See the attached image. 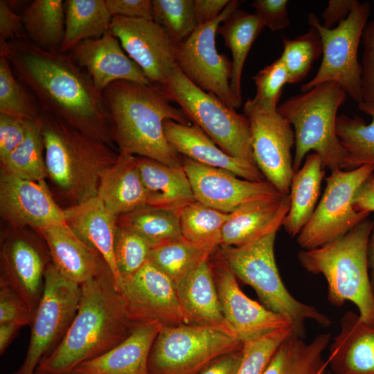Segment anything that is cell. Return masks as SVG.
<instances>
[{"instance_id":"cell-25","label":"cell","mask_w":374,"mask_h":374,"mask_svg":"<svg viewBox=\"0 0 374 374\" xmlns=\"http://www.w3.org/2000/svg\"><path fill=\"white\" fill-rule=\"evenodd\" d=\"M175 287L187 324L215 328L234 335L222 312L210 258L199 262Z\"/></svg>"},{"instance_id":"cell-29","label":"cell","mask_w":374,"mask_h":374,"mask_svg":"<svg viewBox=\"0 0 374 374\" xmlns=\"http://www.w3.org/2000/svg\"><path fill=\"white\" fill-rule=\"evenodd\" d=\"M96 196L117 217L147 205L136 156L119 153L116 161L102 175Z\"/></svg>"},{"instance_id":"cell-55","label":"cell","mask_w":374,"mask_h":374,"mask_svg":"<svg viewBox=\"0 0 374 374\" xmlns=\"http://www.w3.org/2000/svg\"><path fill=\"white\" fill-rule=\"evenodd\" d=\"M353 207L356 212L374 211V171L368 175L357 189Z\"/></svg>"},{"instance_id":"cell-30","label":"cell","mask_w":374,"mask_h":374,"mask_svg":"<svg viewBox=\"0 0 374 374\" xmlns=\"http://www.w3.org/2000/svg\"><path fill=\"white\" fill-rule=\"evenodd\" d=\"M136 163L146 192L147 205L179 213L195 200L183 167L175 168L137 156Z\"/></svg>"},{"instance_id":"cell-21","label":"cell","mask_w":374,"mask_h":374,"mask_svg":"<svg viewBox=\"0 0 374 374\" xmlns=\"http://www.w3.org/2000/svg\"><path fill=\"white\" fill-rule=\"evenodd\" d=\"M69 53L87 71L101 94L107 86L117 80L151 84L110 31L101 37L80 42Z\"/></svg>"},{"instance_id":"cell-13","label":"cell","mask_w":374,"mask_h":374,"mask_svg":"<svg viewBox=\"0 0 374 374\" xmlns=\"http://www.w3.org/2000/svg\"><path fill=\"white\" fill-rule=\"evenodd\" d=\"M242 1L231 0L212 22L198 26L177 46L176 65L184 75L202 90L216 96L226 105L238 108L242 100L231 91L232 62L218 53L215 37L218 26Z\"/></svg>"},{"instance_id":"cell-32","label":"cell","mask_w":374,"mask_h":374,"mask_svg":"<svg viewBox=\"0 0 374 374\" xmlns=\"http://www.w3.org/2000/svg\"><path fill=\"white\" fill-rule=\"evenodd\" d=\"M325 175L319 155L307 154L305 163L294 174L290 184V207L283 226L292 237L298 236L312 215Z\"/></svg>"},{"instance_id":"cell-56","label":"cell","mask_w":374,"mask_h":374,"mask_svg":"<svg viewBox=\"0 0 374 374\" xmlns=\"http://www.w3.org/2000/svg\"><path fill=\"white\" fill-rule=\"evenodd\" d=\"M355 0H330L325 8L321 25L326 28H333L335 25L344 20L350 14Z\"/></svg>"},{"instance_id":"cell-9","label":"cell","mask_w":374,"mask_h":374,"mask_svg":"<svg viewBox=\"0 0 374 374\" xmlns=\"http://www.w3.org/2000/svg\"><path fill=\"white\" fill-rule=\"evenodd\" d=\"M243 344L218 328L182 324L163 327L152 346L150 374H197L219 356L242 350Z\"/></svg>"},{"instance_id":"cell-39","label":"cell","mask_w":374,"mask_h":374,"mask_svg":"<svg viewBox=\"0 0 374 374\" xmlns=\"http://www.w3.org/2000/svg\"><path fill=\"white\" fill-rule=\"evenodd\" d=\"M229 216L195 200L179 213L181 235L188 242L217 248L221 245L222 231Z\"/></svg>"},{"instance_id":"cell-28","label":"cell","mask_w":374,"mask_h":374,"mask_svg":"<svg viewBox=\"0 0 374 374\" xmlns=\"http://www.w3.org/2000/svg\"><path fill=\"white\" fill-rule=\"evenodd\" d=\"M290 207V194L242 206L230 213L222 231L221 245L223 247L242 246L278 230L282 226Z\"/></svg>"},{"instance_id":"cell-35","label":"cell","mask_w":374,"mask_h":374,"mask_svg":"<svg viewBox=\"0 0 374 374\" xmlns=\"http://www.w3.org/2000/svg\"><path fill=\"white\" fill-rule=\"evenodd\" d=\"M25 33L37 47L61 51L64 37L65 10L62 0H34L21 15Z\"/></svg>"},{"instance_id":"cell-49","label":"cell","mask_w":374,"mask_h":374,"mask_svg":"<svg viewBox=\"0 0 374 374\" xmlns=\"http://www.w3.org/2000/svg\"><path fill=\"white\" fill-rule=\"evenodd\" d=\"M31 121L0 114V161L24 141Z\"/></svg>"},{"instance_id":"cell-10","label":"cell","mask_w":374,"mask_h":374,"mask_svg":"<svg viewBox=\"0 0 374 374\" xmlns=\"http://www.w3.org/2000/svg\"><path fill=\"white\" fill-rule=\"evenodd\" d=\"M370 10V2L355 0L348 16L331 29L324 28L315 14L309 13L308 24L317 30L321 39L323 58L316 75L302 85L303 93L320 84L335 82L356 103L362 102V67L357 52Z\"/></svg>"},{"instance_id":"cell-48","label":"cell","mask_w":374,"mask_h":374,"mask_svg":"<svg viewBox=\"0 0 374 374\" xmlns=\"http://www.w3.org/2000/svg\"><path fill=\"white\" fill-rule=\"evenodd\" d=\"M362 42L363 44L361 64L362 102L374 104V15L364 29Z\"/></svg>"},{"instance_id":"cell-43","label":"cell","mask_w":374,"mask_h":374,"mask_svg":"<svg viewBox=\"0 0 374 374\" xmlns=\"http://www.w3.org/2000/svg\"><path fill=\"white\" fill-rule=\"evenodd\" d=\"M153 20L176 44L186 39L198 27L194 0H153Z\"/></svg>"},{"instance_id":"cell-40","label":"cell","mask_w":374,"mask_h":374,"mask_svg":"<svg viewBox=\"0 0 374 374\" xmlns=\"http://www.w3.org/2000/svg\"><path fill=\"white\" fill-rule=\"evenodd\" d=\"M37 118L30 122L24 141L1 161V168L17 177L41 181L48 178V174L44 139Z\"/></svg>"},{"instance_id":"cell-14","label":"cell","mask_w":374,"mask_h":374,"mask_svg":"<svg viewBox=\"0 0 374 374\" xmlns=\"http://www.w3.org/2000/svg\"><path fill=\"white\" fill-rule=\"evenodd\" d=\"M243 114L249 121L256 166L280 194H290L294 174L291 153L295 145L292 126L277 109L262 108L252 99L245 102Z\"/></svg>"},{"instance_id":"cell-54","label":"cell","mask_w":374,"mask_h":374,"mask_svg":"<svg viewBox=\"0 0 374 374\" xmlns=\"http://www.w3.org/2000/svg\"><path fill=\"white\" fill-rule=\"evenodd\" d=\"M230 0H194L197 26L209 24L217 18Z\"/></svg>"},{"instance_id":"cell-8","label":"cell","mask_w":374,"mask_h":374,"mask_svg":"<svg viewBox=\"0 0 374 374\" xmlns=\"http://www.w3.org/2000/svg\"><path fill=\"white\" fill-rule=\"evenodd\" d=\"M158 86L177 103L193 124L199 127L224 152L256 165L249 123L216 96L206 92L188 79L175 64L166 82Z\"/></svg>"},{"instance_id":"cell-3","label":"cell","mask_w":374,"mask_h":374,"mask_svg":"<svg viewBox=\"0 0 374 374\" xmlns=\"http://www.w3.org/2000/svg\"><path fill=\"white\" fill-rule=\"evenodd\" d=\"M102 96L119 153L183 167L181 156L166 139L163 123L167 119L184 125L191 122L158 86L117 80L105 89Z\"/></svg>"},{"instance_id":"cell-22","label":"cell","mask_w":374,"mask_h":374,"mask_svg":"<svg viewBox=\"0 0 374 374\" xmlns=\"http://www.w3.org/2000/svg\"><path fill=\"white\" fill-rule=\"evenodd\" d=\"M163 130L168 143L179 155L206 166L227 170L249 181L265 179L256 166L224 152L197 125H184L167 119Z\"/></svg>"},{"instance_id":"cell-36","label":"cell","mask_w":374,"mask_h":374,"mask_svg":"<svg viewBox=\"0 0 374 374\" xmlns=\"http://www.w3.org/2000/svg\"><path fill=\"white\" fill-rule=\"evenodd\" d=\"M358 108L371 116V123L367 124L359 116L341 114L337 118V135L346 154L344 170L374 166V104L362 102Z\"/></svg>"},{"instance_id":"cell-53","label":"cell","mask_w":374,"mask_h":374,"mask_svg":"<svg viewBox=\"0 0 374 374\" xmlns=\"http://www.w3.org/2000/svg\"><path fill=\"white\" fill-rule=\"evenodd\" d=\"M242 358V350L219 356L205 366L197 374H236L240 368Z\"/></svg>"},{"instance_id":"cell-20","label":"cell","mask_w":374,"mask_h":374,"mask_svg":"<svg viewBox=\"0 0 374 374\" xmlns=\"http://www.w3.org/2000/svg\"><path fill=\"white\" fill-rule=\"evenodd\" d=\"M0 212L13 229L28 226L36 231L65 222L64 209L53 197L45 181L17 177L0 170Z\"/></svg>"},{"instance_id":"cell-4","label":"cell","mask_w":374,"mask_h":374,"mask_svg":"<svg viewBox=\"0 0 374 374\" xmlns=\"http://www.w3.org/2000/svg\"><path fill=\"white\" fill-rule=\"evenodd\" d=\"M44 143L48 178L73 206L96 196L103 172L119 153L51 114L37 118Z\"/></svg>"},{"instance_id":"cell-23","label":"cell","mask_w":374,"mask_h":374,"mask_svg":"<svg viewBox=\"0 0 374 374\" xmlns=\"http://www.w3.org/2000/svg\"><path fill=\"white\" fill-rule=\"evenodd\" d=\"M37 231L48 249L52 263L69 280L81 285L109 270L100 253L65 222Z\"/></svg>"},{"instance_id":"cell-52","label":"cell","mask_w":374,"mask_h":374,"mask_svg":"<svg viewBox=\"0 0 374 374\" xmlns=\"http://www.w3.org/2000/svg\"><path fill=\"white\" fill-rule=\"evenodd\" d=\"M25 34L21 15L14 12L10 1L1 0L0 41H13Z\"/></svg>"},{"instance_id":"cell-1","label":"cell","mask_w":374,"mask_h":374,"mask_svg":"<svg viewBox=\"0 0 374 374\" xmlns=\"http://www.w3.org/2000/svg\"><path fill=\"white\" fill-rule=\"evenodd\" d=\"M0 55L7 57L15 76L33 95L41 112L116 150L102 94L87 71L69 52L42 49L25 34L13 41H0Z\"/></svg>"},{"instance_id":"cell-27","label":"cell","mask_w":374,"mask_h":374,"mask_svg":"<svg viewBox=\"0 0 374 374\" xmlns=\"http://www.w3.org/2000/svg\"><path fill=\"white\" fill-rule=\"evenodd\" d=\"M162 328L157 321L139 324L120 344L80 364L71 374H150V353Z\"/></svg>"},{"instance_id":"cell-18","label":"cell","mask_w":374,"mask_h":374,"mask_svg":"<svg viewBox=\"0 0 374 374\" xmlns=\"http://www.w3.org/2000/svg\"><path fill=\"white\" fill-rule=\"evenodd\" d=\"M212 265L224 318L243 344L292 326L287 317L248 297L240 288L235 275L222 258Z\"/></svg>"},{"instance_id":"cell-45","label":"cell","mask_w":374,"mask_h":374,"mask_svg":"<svg viewBox=\"0 0 374 374\" xmlns=\"http://www.w3.org/2000/svg\"><path fill=\"white\" fill-rule=\"evenodd\" d=\"M293 332V326L290 325L244 344L242 362L236 374H263L279 346Z\"/></svg>"},{"instance_id":"cell-16","label":"cell","mask_w":374,"mask_h":374,"mask_svg":"<svg viewBox=\"0 0 374 374\" xmlns=\"http://www.w3.org/2000/svg\"><path fill=\"white\" fill-rule=\"evenodd\" d=\"M110 33L152 84L161 85L176 64L178 44L154 20L114 16Z\"/></svg>"},{"instance_id":"cell-41","label":"cell","mask_w":374,"mask_h":374,"mask_svg":"<svg viewBox=\"0 0 374 374\" xmlns=\"http://www.w3.org/2000/svg\"><path fill=\"white\" fill-rule=\"evenodd\" d=\"M41 112L36 99L17 78L7 57L0 55V114L35 121Z\"/></svg>"},{"instance_id":"cell-19","label":"cell","mask_w":374,"mask_h":374,"mask_svg":"<svg viewBox=\"0 0 374 374\" xmlns=\"http://www.w3.org/2000/svg\"><path fill=\"white\" fill-rule=\"evenodd\" d=\"M121 293L137 324L152 321L163 327L187 324L175 283L150 262L124 281Z\"/></svg>"},{"instance_id":"cell-5","label":"cell","mask_w":374,"mask_h":374,"mask_svg":"<svg viewBox=\"0 0 374 374\" xmlns=\"http://www.w3.org/2000/svg\"><path fill=\"white\" fill-rule=\"evenodd\" d=\"M374 220L365 219L344 236L320 247L301 250L297 258L309 273L321 274L327 283V298L341 307L356 305L361 320L374 328V296L371 290L368 247Z\"/></svg>"},{"instance_id":"cell-12","label":"cell","mask_w":374,"mask_h":374,"mask_svg":"<svg viewBox=\"0 0 374 374\" xmlns=\"http://www.w3.org/2000/svg\"><path fill=\"white\" fill-rule=\"evenodd\" d=\"M374 166L331 171L326 186L315 210L297 236V242L304 250L320 247L338 239L368 218L369 213L356 212L353 207L354 195Z\"/></svg>"},{"instance_id":"cell-2","label":"cell","mask_w":374,"mask_h":374,"mask_svg":"<svg viewBox=\"0 0 374 374\" xmlns=\"http://www.w3.org/2000/svg\"><path fill=\"white\" fill-rule=\"evenodd\" d=\"M109 270L81 285L77 313L55 350L34 374H71L120 344L136 328Z\"/></svg>"},{"instance_id":"cell-17","label":"cell","mask_w":374,"mask_h":374,"mask_svg":"<svg viewBox=\"0 0 374 374\" xmlns=\"http://www.w3.org/2000/svg\"><path fill=\"white\" fill-rule=\"evenodd\" d=\"M182 166L195 199L224 213H231L250 202L283 195L266 180L249 181L184 157Z\"/></svg>"},{"instance_id":"cell-34","label":"cell","mask_w":374,"mask_h":374,"mask_svg":"<svg viewBox=\"0 0 374 374\" xmlns=\"http://www.w3.org/2000/svg\"><path fill=\"white\" fill-rule=\"evenodd\" d=\"M64 10L62 52H69L80 42L101 37L109 31L113 16L105 0H66Z\"/></svg>"},{"instance_id":"cell-24","label":"cell","mask_w":374,"mask_h":374,"mask_svg":"<svg viewBox=\"0 0 374 374\" xmlns=\"http://www.w3.org/2000/svg\"><path fill=\"white\" fill-rule=\"evenodd\" d=\"M65 223L87 244L97 250L107 263L118 290L124 282L114 256L118 217L97 196L64 209Z\"/></svg>"},{"instance_id":"cell-51","label":"cell","mask_w":374,"mask_h":374,"mask_svg":"<svg viewBox=\"0 0 374 374\" xmlns=\"http://www.w3.org/2000/svg\"><path fill=\"white\" fill-rule=\"evenodd\" d=\"M111 15L128 18L153 20L150 0H105Z\"/></svg>"},{"instance_id":"cell-58","label":"cell","mask_w":374,"mask_h":374,"mask_svg":"<svg viewBox=\"0 0 374 374\" xmlns=\"http://www.w3.org/2000/svg\"><path fill=\"white\" fill-rule=\"evenodd\" d=\"M368 263L370 283L374 296V228L372 231L368 242Z\"/></svg>"},{"instance_id":"cell-7","label":"cell","mask_w":374,"mask_h":374,"mask_svg":"<svg viewBox=\"0 0 374 374\" xmlns=\"http://www.w3.org/2000/svg\"><path fill=\"white\" fill-rule=\"evenodd\" d=\"M277 231L242 246L223 247L221 258L237 278L255 290L265 307L287 317L292 324L293 332L305 339L307 321H314L324 328L331 321L314 306L296 299L285 287L274 255Z\"/></svg>"},{"instance_id":"cell-38","label":"cell","mask_w":374,"mask_h":374,"mask_svg":"<svg viewBox=\"0 0 374 374\" xmlns=\"http://www.w3.org/2000/svg\"><path fill=\"white\" fill-rule=\"evenodd\" d=\"M215 249L197 244L184 238L152 247L148 262L175 285L199 262L210 258Z\"/></svg>"},{"instance_id":"cell-46","label":"cell","mask_w":374,"mask_h":374,"mask_svg":"<svg viewBox=\"0 0 374 374\" xmlns=\"http://www.w3.org/2000/svg\"><path fill=\"white\" fill-rule=\"evenodd\" d=\"M256 93L252 100L269 109L278 108V102L284 85L290 83L287 69L280 58L260 70L253 77Z\"/></svg>"},{"instance_id":"cell-11","label":"cell","mask_w":374,"mask_h":374,"mask_svg":"<svg viewBox=\"0 0 374 374\" xmlns=\"http://www.w3.org/2000/svg\"><path fill=\"white\" fill-rule=\"evenodd\" d=\"M81 285L69 280L52 263L44 277V288L30 324L25 359L13 374H34L39 364L59 346L77 313Z\"/></svg>"},{"instance_id":"cell-47","label":"cell","mask_w":374,"mask_h":374,"mask_svg":"<svg viewBox=\"0 0 374 374\" xmlns=\"http://www.w3.org/2000/svg\"><path fill=\"white\" fill-rule=\"evenodd\" d=\"M33 314L24 300L10 287L0 281V323L14 322L30 326Z\"/></svg>"},{"instance_id":"cell-42","label":"cell","mask_w":374,"mask_h":374,"mask_svg":"<svg viewBox=\"0 0 374 374\" xmlns=\"http://www.w3.org/2000/svg\"><path fill=\"white\" fill-rule=\"evenodd\" d=\"M283 49L279 57L289 74L290 83L301 82L312 64L322 54L321 39L317 30L310 27L304 35L293 39L283 37Z\"/></svg>"},{"instance_id":"cell-44","label":"cell","mask_w":374,"mask_h":374,"mask_svg":"<svg viewBox=\"0 0 374 374\" xmlns=\"http://www.w3.org/2000/svg\"><path fill=\"white\" fill-rule=\"evenodd\" d=\"M152 247L138 234L117 226L114 256L123 282L136 274L148 262Z\"/></svg>"},{"instance_id":"cell-31","label":"cell","mask_w":374,"mask_h":374,"mask_svg":"<svg viewBox=\"0 0 374 374\" xmlns=\"http://www.w3.org/2000/svg\"><path fill=\"white\" fill-rule=\"evenodd\" d=\"M332 340L321 333L306 342L292 332L279 346L263 374H327L328 364L324 352Z\"/></svg>"},{"instance_id":"cell-50","label":"cell","mask_w":374,"mask_h":374,"mask_svg":"<svg viewBox=\"0 0 374 374\" xmlns=\"http://www.w3.org/2000/svg\"><path fill=\"white\" fill-rule=\"evenodd\" d=\"M287 3V0H256L251 6L265 27L278 31L290 25Z\"/></svg>"},{"instance_id":"cell-57","label":"cell","mask_w":374,"mask_h":374,"mask_svg":"<svg viewBox=\"0 0 374 374\" xmlns=\"http://www.w3.org/2000/svg\"><path fill=\"white\" fill-rule=\"evenodd\" d=\"M23 326L14 322L0 323V355L4 354L8 347Z\"/></svg>"},{"instance_id":"cell-59","label":"cell","mask_w":374,"mask_h":374,"mask_svg":"<svg viewBox=\"0 0 374 374\" xmlns=\"http://www.w3.org/2000/svg\"><path fill=\"white\" fill-rule=\"evenodd\" d=\"M327 374H332V373L328 370Z\"/></svg>"},{"instance_id":"cell-37","label":"cell","mask_w":374,"mask_h":374,"mask_svg":"<svg viewBox=\"0 0 374 374\" xmlns=\"http://www.w3.org/2000/svg\"><path fill=\"white\" fill-rule=\"evenodd\" d=\"M117 224L138 234L152 247L184 239L179 213L172 210L145 205L118 217Z\"/></svg>"},{"instance_id":"cell-26","label":"cell","mask_w":374,"mask_h":374,"mask_svg":"<svg viewBox=\"0 0 374 374\" xmlns=\"http://www.w3.org/2000/svg\"><path fill=\"white\" fill-rule=\"evenodd\" d=\"M326 359L332 374H374V328L364 323L358 314L347 311Z\"/></svg>"},{"instance_id":"cell-6","label":"cell","mask_w":374,"mask_h":374,"mask_svg":"<svg viewBox=\"0 0 374 374\" xmlns=\"http://www.w3.org/2000/svg\"><path fill=\"white\" fill-rule=\"evenodd\" d=\"M346 94L338 83L326 82L278 106V112L294 127V173L312 150L319 155L323 170L344 169L346 154L337 135L336 122Z\"/></svg>"},{"instance_id":"cell-15","label":"cell","mask_w":374,"mask_h":374,"mask_svg":"<svg viewBox=\"0 0 374 374\" xmlns=\"http://www.w3.org/2000/svg\"><path fill=\"white\" fill-rule=\"evenodd\" d=\"M23 229H13L2 237L0 281L17 292L33 317L43 294L45 272L52 260L44 240Z\"/></svg>"},{"instance_id":"cell-33","label":"cell","mask_w":374,"mask_h":374,"mask_svg":"<svg viewBox=\"0 0 374 374\" xmlns=\"http://www.w3.org/2000/svg\"><path fill=\"white\" fill-rule=\"evenodd\" d=\"M265 27L256 14L239 8L218 26L217 34L232 53V74L230 86L237 98L242 101L241 81L245 60L252 44Z\"/></svg>"}]
</instances>
